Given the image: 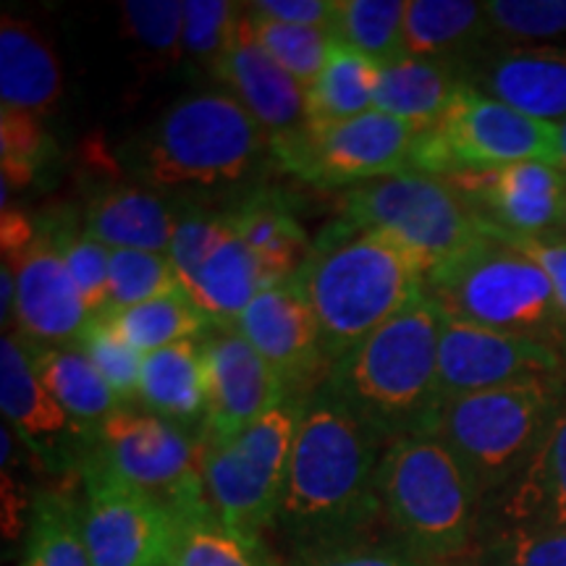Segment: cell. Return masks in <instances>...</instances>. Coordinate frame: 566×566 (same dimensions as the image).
Segmentation results:
<instances>
[{
    "label": "cell",
    "instance_id": "obj_1",
    "mask_svg": "<svg viewBox=\"0 0 566 566\" xmlns=\"http://www.w3.org/2000/svg\"><path fill=\"white\" fill-rule=\"evenodd\" d=\"M386 446L323 384L307 394L275 527L294 554L375 533Z\"/></svg>",
    "mask_w": 566,
    "mask_h": 566
},
{
    "label": "cell",
    "instance_id": "obj_2",
    "mask_svg": "<svg viewBox=\"0 0 566 566\" xmlns=\"http://www.w3.org/2000/svg\"><path fill=\"white\" fill-rule=\"evenodd\" d=\"M443 315L424 296L331 365L323 386L380 443L433 436L443 407L438 344Z\"/></svg>",
    "mask_w": 566,
    "mask_h": 566
},
{
    "label": "cell",
    "instance_id": "obj_3",
    "mask_svg": "<svg viewBox=\"0 0 566 566\" xmlns=\"http://www.w3.org/2000/svg\"><path fill=\"white\" fill-rule=\"evenodd\" d=\"M296 281L313 304L331 370L354 346L420 300L424 271L386 233L334 223L317 237Z\"/></svg>",
    "mask_w": 566,
    "mask_h": 566
},
{
    "label": "cell",
    "instance_id": "obj_4",
    "mask_svg": "<svg viewBox=\"0 0 566 566\" xmlns=\"http://www.w3.org/2000/svg\"><path fill=\"white\" fill-rule=\"evenodd\" d=\"M422 296L446 317L566 354V317L546 271L493 223L485 221L483 237L424 273Z\"/></svg>",
    "mask_w": 566,
    "mask_h": 566
},
{
    "label": "cell",
    "instance_id": "obj_5",
    "mask_svg": "<svg viewBox=\"0 0 566 566\" xmlns=\"http://www.w3.org/2000/svg\"><path fill=\"white\" fill-rule=\"evenodd\" d=\"M378 499L391 535L428 566L459 562L483 533V499L436 436L388 446L378 467Z\"/></svg>",
    "mask_w": 566,
    "mask_h": 566
},
{
    "label": "cell",
    "instance_id": "obj_6",
    "mask_svg": "<svg viewBox=\"0 0 566 566\" xmlns=\"http://www.w3.org/2000/svg\"><path fill=\"white\" fill-rule=\"evenodd\" d=\"M271 150L268 132L229 92H195L163 111L129 155L150 187H218L242 181Z\"/></svg>",
    "mask_w": 566,
    "mask_h": 566
},
{
    "label": "cell",
    "instance_id": "obj_7",
    "mask_svg": "<svg viewBox=\"0 0 566 566\" xmlns=\"http://www.w3.org/2000/svg\"><path fill=\"white\" fill-rule=\"evenodd\" d=\"M564 394L566 380H537L443 401L433 436L457 457L485 506L525 470Z\"/></svg>",
    "mask_w": 566,
    "mask_h": 566
},
{
    "label": "cell",
    "instance_id": "obj_8",
    "mask_svg": "<svg viewBox=\"0 0 566 566\" xmlns=\"http://www.w3.org/2000/svg\"><path fill=\"white\" fill-rule=\"evenodd\" d=\"M336 223L352 231L386 233L412 254L424 273L454 258L485 231L483 218L449 179L415 168L349 189Z\"/></svg>",
    "mask_w": 566,
    "mask_h": 566
},
{
    "label": "cell",
    "instance_id": "obj_9",
    "mask_svg": "<svg viewBox=\"0 0 566 566\" xmlns=\"http://www.w3.org/2000/svg\"><path fill=\"white\" fill-rule=\"evenodd\" d=\"M304 399L289 396L229 441L205 443L202 472L210 504L233 533L250 541L260 543V535L279 520Z\"/></svg>",
    "mask_w": 566,
    "mask_h": 566
},
{
    "label": "cell",
    "instance_id": "obj_10",
    "mask_svg": "<svg viewBox=\"0 0 566 566\" xmlns=\"http://www.w3.org/2000/svg\"><path fill=\"white\" fill-rule=\"evenodd\" d=\"M525 160L558 166L556 124L537 122L464 84L449 111L420 132L409 168L430 176H454Z\"/></svg>",
    "mask_w": 566,
    "mask_h": 566
},
{
    "label": "cell",
    "instance_id": "obj_11",
    "mask_svg": "<svg viewBox=\"0 0 566 566\" xmlns=\"http://www.w3.org/2000/svg\"><path fill=\"white\" fill-rule=\"evenodd\" d=\"M90 451L126 483L171 509L176 520L210 504L202 472V433L166 417L118 407L97 428Z\"/></svg>",
    "mask_w": 566,
    "mask_h": 566
},
{
    "label": "cell",
    "instance_id": "obj_12",
    "mask_svg": "<svg viewBox=\"0 0 566 566\" xmlns=\"http://www.w3.org/2000/svg\"><path fill=\"white\" fill-rule=\"evenodd\" d=\"M420 129L386 113L370 111L338 124L304 122L271 137V155L286 174L313 187H363L407 171Z\"/></svg>",
    "mask_w": 566,
    "mask_h": 566
},
{
    "label": "cell",
    "instance_id": "obj_13",
    "mask_svg": "<svg viewBox=\"0 0 566 566\" xmlns=\"http://www.w3.org/2000/svg\"><path fill=\"white\" fill-rule=\"evenodd\" d=\"M82 525L92 566H168L179 522L150 493L111 472L90 451L80 462Z\"/></svg>",
    "mask_w": 566,
    "mask_h": 566
},
{
    "label": "cell",
    "instance_id": "obj_14",
    "mask_svg": "<svg viewBox=\"0 0 566 566\" xmlns=\"http://www.w3.org/2000/svg\"><path fill=\"white\" fill-rule=\"evenodd\" d=\"M438 370L443 401H449L493 388L566 380V354L535 338L488 331L443 315Z\"/></svg>",
    "mask_w": 566,
    "mask_h": 566
},
{
    "label": "cell",
    "instance_id": "obj_15",
    "mask_svg": "<svg viewBox=\"0 0 566 566\" xmlns=\"http://www.w3.org/2000/svg\"><path fill=\"white\" fill-rule=\"evenodd\" d=\"M233 328L273 367L292 396H307L328 373L321 328L300 281L289 279L260 289Z\"/></svg>",
    "mask_w": 566,
    "mask_h": 566
},
{
    "label": "cell",
    "instance_id": "obj_16",
    "mask_svg": "<svg viewBox=\"0 0 566 566\" xmlns=\"http://www.w3.org/2000/svg\"><path fill=\"white\" fill-rule=\"evenodd\" d=\"M443 179L483 221L514 237H543L566 221V174L554 163L525 160Z\"/></svg>",
    "mask_w": 566,
    "mask_h": 566
},
{
    "label": "cell",
    "instance_id": "obj_17",
    "mask_svg": "<svg viewBox=\"0 0 566 566\" xmlns=\"http://www.w3.org/2000/svg\"><path fill=\"white\" fill-rule=\"evenodd\" d=\"M208 370V415L202 441H229L289 399L273 367L237 328H216L202 338Z\"/></svg>",
    "mask_w": 566,
    "mask_h": 566
},
{
    "label": "cell",
    "instance_id": "obj_18",
    "mask_svg": "<svg viewBox=\"0 0 566 566\" xmlns=\"http://www.w3.org/2000/svg\"><path fill=\"white\" fill-rule=\"evenodd\" d=\"M0 409L17 438H21L27 449L40 459H45L53 472L80 470V457L66 446H74V441H92L76 428L74 420L63 412V407L42 384L30 352L17 334H3V342H0Z\"/></svg>",
    "mask_w": 566,
    "mask_h": 566
},
{
    "label": "cell",
    "instance_id": "obj_19",
    "mask_svg": "<svg viewBox=\"0 0 566 566\" xmlns=\"http://www.w3.org/2000/svg\"><path fill=\"white\" fill-rule=\"evenodd\" d=\"M9 265L17 273V336L40 346L80 342L92 317L51 233H40L30 250Z\"/></svg>",
    "mask_w": 566,
    "mask_h": 566
},
{
    "label": "cell",
    "instance_id": "obj_20",
    "mask_svg": "<svg viewBox=\"0 0 566 566\" xmlns=\"http://www.w3.org/2000/svg\"><path fill=\"white\" fill-rule=\"evenodd\" d=\"M467 84L537 122L566 118V45H512L464 63Z\"/></svg>",
    "mask_w": 566,
    "mask_h": 566
},
{
    "label": "cell",
    "instance_id": "obj_21",
    "mask_svg": "<svg viewBox=\"0 0 566 566\" xmlns=\"http://www.w3.org/2000/svg\"><path fill=\"white\" fill-rule=\"evenodd\" d=\"M210 74L250 111L268 137L294 132L307 122V87H302L258 45L250 27V11L229 51L216 61Z\"/></svg>",
    "mask_w": 566,
    "mask_h": 566
},
{
    "label": "cell",
    "instance_id": "obj_22",
    "mask_svg": "<svg viewBox=\"0 0 566 566\" xmlns=\"http://www.w3.org/2000/svg\"><path fill=\"white\" fill-rule=\"evenodd\" d=\"M488 527L566 533V394L525 470L485 506Z\"/></svg>",
    "mask_w": 566,
    "mask_h": 566
},
{
    "label": "cell",
    "instance_id": "obj_23",
    "mask_svg": "<svg viewBox=\"0 0 566 566\" xmlns=\"http://www.w3.org/2000/svg\"><path fill=\"white\" fill-rule=\"evenodd\" d=\"M61 61L32 21L0 19V108L51 116L61 101Z\"/></svg>",
    "mask_w": 566,
    "mask_h": 566
},
{
    "label": "cell",
    "instance_id": "obj_24",
    "mask_svg": "<svg viewBox=\"0 0 566 566\" xmlns=\"http://www.w3.org/2000/svg\"><path fill=\"white\" fill-rule=\"evenodd\" d=\"M464 84V63L405 55L380 66L373 111L424 132L449 111Z\"/></svg>",
    "mask_w": 566,
    "mask_h": 566
},
{
    "label": "cell",
    "instance_id": "obj_25",
    "mask_svg": "<svg viewBox=\"0 0 566 566\" xmlns=\"http://www.w3.org/2000/svg\"><path fill=\"white\" fill-rule=\"evenodd\" d=\"M139 401L147 412L166 417L181 428H205L208 415V370L202 342L195 338L163 346L142 359ZM195 433V430H192Z\"/></svg>",
    "mask_w": 566,
    "mask_h": 566
},
{
    "label": "cell",
    "instance_id": "obj_26",
    "mask_svg": "<svg viewBox=\"0 0 566 566\" xmlns=\"http://www.w3.org/2000/svg\"><path fill=\"white\" fill-rule=\"evenodd\" d=\"M176 212L163 197L142 187L105 189L84 212L82 231L108 250L168 254Z\"/></svg>",
    "mask_w": 566,
    "mask_h": 566
},
{
    "label": "cell",
    "instance_id": "obj_27",
    "mask_svg": "<svg viewBox=\"0 0 566 566\" xmlns=\"http://www.w3.org/2000/svg\"><path fill=\"white\" fill-rule=\"evenodd\" d=\"M226 216L258 260L265 286L294 279L313 254L307 233L281 195L260 189Z\"/></svg>",
    "mask_w": 566,
    "mask_h": 566
},
{
    "label": "cell",
    "instance_id": "obj_28",
    "mask_svg": "<svg viewBox=\"0 0 566 566\" xmlns=\"http://www.w3.org/2000/svg\"><path fill=\"white\" fill-rule=\"evenodd\" d=\"M260 289H265V281L258 260L229 221L221 242L212 247L208 260L184 286V292L200 307L212 328H233Z\"/></svg>",
    "mask_w": 566,
    "mask_h": 566
},
{
    "label": "cell",
    "instance_id": "obj_29",
    "mask_svg": "<svg viewBox=\"0 0 566 566\" xmlns=\"http://www.w3.org/2000/svg\"><path fill=\"white\" fill-rule=\"evenodd\" d=\"M24 346L42 384L63 407V412L74 420L76 428L92 441L97 428L122 407L103 375L95 370V365L80 346H40L27 342Z\"/></svg>",
    "mask_w": 566,
    "mask_h": 566
},
{
    "label": "cell",
    "instance_id": "obj_30",
    "mask_svg": "<svg viewBox=\"0 0 566 566\" xmlns=\"http://www.w3.org/2000/svg\"><path fill=\"white\" fill-rule=\"evenodd\" d=\"M491 40L485 3L472 0H407L405 55L459 61Z\"/></svg>",
    "mask_w": 566,
    "mask_h": 566
},
{
    "label": "cell",
    "instance_id": "obj_31",
    "mask_svg": "<svg viewBox=\"0 0 566 566\" xmlns=\"http://www.w3.org/2000/svg\"><path fill=\"white\" fill-rule=\"evenodd\" d=\"M21 566H92L82 499L69 483L34 495Z\"/></svg>",
    "mask_w": 566,
    "mask_h": 566
},
{
    "label": "cell",
    "instance_id": "obj_32",
    "mask_svg": "<svg viewBox=\"0 0 566 566\" xmlns=\"http://www.w3.org/2000/svg\"><path fill=\"white\" fill-rule=\"evenodd\" d=\"M380 63L336 40L321 76L307 87V122L338 124L373 111Z\"/></svg>",
    "mask_w": 566,
    "mask_h": 566
},
{
    "label": "cell",
    "instance_id": "obj_33",
    "mask_svg": "<svg viewBox=\"0 0 566 566\" xmlns=\"http://www.w3.org/2000/svg\"><path fill=\"white\" fill-rule=\"evenodd\" d=\"M103 317L142 357L163 349V346L187 342V338H195L202 331L212 328L208 317L200 313V307L189 300L184 289L174 294H163L158 300L134 304V307L113 310Z\"/></svg>",
    "mask_w": 566,
    "mask_h": 566
},
{
    "label": "cell",
    "instance_id": "obj_34",
    "mask_svg": "<svg viewBox=\"0 0 566 566\" xmlns=\"http://www.w3.org/2000/svg\"><path fill=\"white\" fill-rule=\"evenodd\" d=\"M171 566H268L263 543L233 533L212 504L179 516Z\"/></svg>",
    "mask_w": 566,
    "mask_h": 566
},
{
    "label": "cell",
    "instance_id": "obj_35",
    "mask_svg": "<svg viewBox=\"0 0 566 566\" xmlns=\"http://www.w3.org/2000/svg\"><path fill=\"white\" fill-rule=\"evenodd\" d=\"M407 0H338L334 38L380 66L405 59Z\"/></svg>",
    "mask_w": 566,
    "mask_h": 566
},
{
    "label": "cell",
    "instance_id": "obj_36",
    "mask_svg": "<svg viewBox=\"0 0 566 566\" xmlns=\"http://www.w3.org/2000/svg\"><path fill=\"white\" fill-rule=\"evenodd\" d=\"M118 17L122 34L147 66L168 69L184 59V3L179 0H124Z\"/></svg>",
    "mask_w": 566,
    "mask_h": 566
},
{
    "label": "cell",
    "instance_id": "obj_37",
    "mask_svg": "<svg viewBox=\"0 0 566 566\" xmlns=\"http://www.w3.org/2000/svg\"><path fill=\"white\" fill-rule=\"evenodd\" d=\"M250 11V9H247ZM250 27L254 40L283 71L294 76L302 87H310L328 63L334 51L336 38L328 30H315V27H294L281 24V21L265 19L250 11Z\"/></svg>",
    "mask_w": 566,
    "mask_h": 566
},
{
    "label": "cell",
    "instance_id": "obj_38",
    "mask_svg": "<svg viewBox=\"0 0 566 566\" xmlns=\"http://www.w3.org/2000/svg\"><path fill=\"white\" fill-rule=\"evenodd\" d=\"M181 289L168 254L139 250H111L108 313L158 300Z\"/></svg>",
    "mask_w": 566,
    "mask_h": 566
},
{
    "label": "cell",
    "instance_id": "obj_39",
    "mask_svg": "<svg viewBox=\"0 0 566 566\" xmlns=\"http://www.w3.org/2000/svg\"><path fill=\"white\" fill-rule=\"evenodd\" d=\"M244 17L247 6L231 3V0H187L184 3V55L212 69L229 51Z\"/></svg>",
    "mask_w": 566,
    "mask_h": 566
},
{
    "label": "cell",
    "instance_id": "obj_40",
    "mask_svg": "<svg viewBox=\"0 0 566 566\" xmlns=\"http://www.w3.org/2000/svg\"><path fill=\"white\" fill-rule=\"evenodd\" d=\"M76 344L87 354L90 363L103 375V380L122 405H132L139 399L142 359L145 357L137 349H132L103 315L92 317Z\"/></svg>",
    "mask_w": 566,
    "mask_h": 566
},
{
    "label": "cell",
    "instance_id": "obj_41",
    "mask_svg": "<svg viewBox=\"0 0 566 566\" xmlns=\"http://www.w3.org/2000/svg\"><path fill=\"white\" fill-rule=\"evenodd\" d=\"M48 155V134L30 113L0 108V168L3 195L30 187Z\"/></svg>",
    "mask_w": 566,
    "mask_h": 566
},
{
    "label": "cell",
    "instance_id": "obj_42",
    "mask_svg": "<svg viewBox=\"0 0 566 566\" xmlns=\"http://www.w3.org/2000/svg\"><path fill=\"white\" fill-rule=\"evenodd\" d=\"M478 566H566V533L488 527Z\"/></svg>",
    "mask_w": 566,
    "mask_h": 566
},
{
    "label": "cell",
    "instance_id": "obj_43",
    "mask_svg": "<svg viewBox=\"0 0 566 566\" xmlns=\"http://www.w3.org/2000/svg\"><path fill=\"white\" fill-rule=\"evenodd\" d=\"M51 239L59 244L63 260H66L69 273L76 283V292L82 296L87 315L101 317L108 313V247L92 239L90 233L74 229L53 231Z\"/></svg>",
    "mask_w": 566,
    "mask_h": 566
},
{
    "label": "cell",
    "instance_id": "obj_44",
    "mask_svg": "<svg viewBox=\"0 0 566 566\" xmlns=\"http://www.w3.org/2000/svg\"><path fill=\"white\" fill-rule=\"evenodd\" d=\"M485 17L491 38H566V0H488Z\"/></svg>",
    "mask_w": 566,
    "mask_h": 566
},
{
    "label": "cell",
    "instance_id": "obj_45",
    "mask_svg": "<svg viewBox=\"0 0 566 566\" xmlns=\"http://www.w3.org/2000/svg\"><path fill=\"white\" fill-rule=\"evenodd\" d=\"M289 566H428L396 537L375 533L294 554Z\"/></svg>",
    "mask_w": 566,
    "mask_h": 566
},
{
    "label": "cell",
    "instance_id": "obj_46",
    "mask_svg": "<svg viewBox=\"0 0 566 566\" xmlns=\"http://www.w3.org/2000/svg\"><path fill=\"white\" fill-rule=\"evenodd\" d=\"M226 229H229L226 212H208L202 208L176 210V229L171 247H168V260L179 275L181 289L200 271L212 247L221 242Z\"/></svg>",
    "mask_w": 566,
    "mask_h": 566
},
{
    "label": "cell",
    "instance_id": "obj_47",
    "mask_svg": "<svg viewBox=\"0 0 566 566\" xmlns=\"http://www.w3.org/2000/svg\"><path fill=\"white\" fill-rule=\"evenodd\" d=\"M247 9L281 24L334 32L338 0H254V3H247Z\"/></svg>",
    "mask_w": 566,
    "mask_h": 566
},
{
    "label": "cell",
    "instance_id": "obj_48",
    "mask_svg": "<svg viewBox=\"0 0 566 566\" xmlns=\"http://www.w3.org/2000/svg\"><path fill=\"white\" fill-rule=\"evenodd\" d=\"M509 237L546 271L558 310L566 317V237H556V233H543V237H514V233H509Z\"/></svg>",
    "mask_w": 566,
    "mask_h": 566
},
{
    "label": "cell",
    "instance_id": "obj_49",
    "mask_svg": "<svg viewBox=\"0 0 566 566\" xmlns=\"http://www.w3.org/2000/svg\"><path fill=\"white\" fill-rule=\"evenodd\" d=\"M34 239H38V231L24 212L13 208L3 210V216H0V247H3L6 263H17L21 254L34 244Z\"/></svg>",
    "mask_w": 566,
    "mask_h": 566
},
{
    "label": "cell",
    "instance_id": "obj_50",
    "mask_svg": "<svg viewBox=\"0 0 566 566\" xmlns=\"http://www.w3.org/2000/svg\"><path fill=\"white\" fill-rule=\"evenodd\" d=\"M0 317H3V328L9 334V325L13 321V313H17V273L9 263L0 268Z\"/></svg>",
    "mask_w": 566,
    "mask_h": 566
},
{
    "label": "cell",
    "instance_id": "obj_51",
    "mask_svg": "<svg viewBox=\"0 0 566 566\" xmlns=\"http://www.w3.org/2000/svg\"><path fill=\"white\" fill-rule=\"evenodd\" d=\"M556 155H558V168L566 174V118L562 124H556Z\"/></svg>",
    "mask_w": 566,
    "mask_h": 566
},
{
    "label": "cell",
    "instance_id": "obj_52",
    "mask_svg": "<svg viewBox=\"0 0 566 566\" xmlns=\"http://www.w3.org/2000/svg\"><path fill=\"white\" fill-rule=\"evenodd\" d=\"M433 566H478V564H467V562H451V564H433Z\"/></svg>",
    "mask_w": 566,
    "mask_h": 566
},
{
    "label": "cell",
    "instance_id": "obj_53",
    "mask_svg": "<svg viewBox=\"0 0 566 566\" xmlns=\"http://www.w3.org/2000/svg\"><path fill=\"white\" fill-rule=\"evenodd\" d=\"M564 229H566V221H564Z\"/></svg>",
    "mask_w": 566,
    "mask_h": 566
},
{
    "label": "cell",
    "instance_id": "obj_54",
    "mask_svg": "<svg viewBox=\"0 0 566 566\" xmlns=\"http://www.w3.org/2000/svg\"><path fill=\"white\" fill-rule=\"evenodd\" d=\"M168 566H171V564H168Z\"/></svg>",
    "mask_w": 566,
    "mask_h": 566
}]
</instances>
